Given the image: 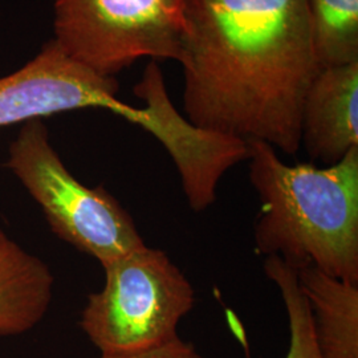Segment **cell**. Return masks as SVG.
Listing matches in <instances>:
<instances>
[{
  "label": "cell",
  "mask_w": 358,
  "mask_h": 358,
  "mask_svg": "<svg viewBox=\"0 0 358 358\" xmlns=\"http://www.w3.org/2000/svg\"><path fill=\"white\" fill-rule=\"evenodd\" d=\"M247 145L250 180L262 203L256 251L358 285V148L331 166H289L268 143Z\"/></svg>",
  "instance_id": "obj_2"
},
{
  "label": "cell",
  "mask_w": 358,
  "mask_h": 358,
  "mask_svg": "<svg viewBox=\"0 0 358 358\" xmlns=\"http://www.w3.org/2000/svg\"><path fill=\"white\" fill-rule=\"evenodd\" d=\"M6 166L38 202L55 235L103 267L145 245L133 217L110 192L87 187L71 174L43 120L22 124Z\"/></svg>",
  "instance_id": "obj_4"
},
{
  "label": "cell",
  "mask_w": 358,
  "mask_h": 358,
  "mask_svg": "<svg viewBox=\"0 0 358 358\" xmlns=\"http://www.w3.org/2000/svg\"><path fill=\"white\" fill-rule=\"evenodd\" d=\"M308 11L320 69L358 63V0H308Z\"/></svg>",
  "instance_id": "obj_10"
},
{
  "label": "cell",
  "mask_w": 358,
  "mask_h": 358,
  "mask_svg": "<svg viewBox=\"0 0 358 358\" xmlns=\"http://www.w3.org/2000/svg\"><path fill=\"white\" fill-rule=\"evenodd\" d=\"M322 358H358V285L313 266L296 269Z\"/></svg>",
  "instance_id": "obj_9"
},
{
  "label": "cell",
  "mask_w": 358,
  "mask_h": 358,
  "mask_svg": "<svg viewBox=\"0 0 358 358\" xmlns=\"http://www.w3.org/2000/svg\"><path fill=\"white\" fill-rule=\"evenodd\" d=\"M118 90L115 77L78 63L52 38L23 68L0 77V128L88 108L110 110L143 128L148 110L122 103Z\"/></svg>",
  "instance_id": "obj_6"
},
{
  "label": "cell",
  "mask_w": 358,
  "mask_h": 358,
  "mask_svg": "<svg viewBox=\"0 0 358 358\" xmlns=\"http://www.w3.org/2000/svg\"><path fill=\"white\" fill-rule=\"evenodd\" d=\"M186 0H53V40L72 59L115 77L142 57L179 62Z\"/></svg>",
  "instance_id": "obj_5"
},
{
  "label": "cell",
  "mask_w": 358,
  "mask_h": 358,
  "mask_svg": "<svg viewBox=\"0 0 358 358\" xmlns=\"http://www.w3.org/2000/svg\"><path fill=\"white\" fill-rule=\"evenodd\" d=\"M301 145L331 166L358 148V63L320 69L301 113Z\"/></svg>",
  "instance_id": "obj_7"
},
{
  "label": "cell",
  "mask_w": 358,
  "mask_h": 358,
  "mask_svg": "<svg viewBox=\"0 0 358 358\" xmlns=\"http://www.w3.org/2000/svg\"><path fill=\"white\" fill-rule=\"evenodd\" d=\"M53 282L50 267L0 229V336L28 332L43 320Z\"/></svg>",
  "instance_id": "obj_8"
},
{
  "label": "cell",
  "mask_w": 358,
  "mask_h": 358,
  "mask_svg": "<svg viewBox=\"0 0 358 358\" xmlns=\"http://www.w3.org/2000/svg\"><path fill=\"white\" fill-rule=\"evenodd\" d=\"M185 20L186 118L297 153L303 103L320 72L308 0H186Z\"/></svg>",
  "instance_id": "obj_1"
},
{
  "label": "cell",
  "mask_w": 358,
  "mask_h": 358,
  "mask_svg": "<svg viewBox=\"0 0 358 358\" xmlns=\"http://www.w3.org/2000/svg\"><path fill=\"white\" fill-rule=\"evenodd\" d=\"M103 268V289L90 294L80 320L101 356L137 353L178 337L195 291L165 251L145 244Z\"/></svg>",
  "instance_id": "obj_3"
},
{
  "label": "cell",
  "mask_w": 358,
  "mask_h": 358,
  "mask_svg": "<svg viewBox=\"0 0 358 358\" xmlns=\"http://www.w3.org/2000/svg\"><path fill=\"white\" fill-rule=\"evenodd\" d=\"M96 358H203L196 348L177 337L166 344L146 349L137 353L121 355V356H99Z\"/></svg>",
  "instance_id": "obj_12"
},
{
  "label": "cell",
  "mask_w": 358,
  "mask_h": 358,
  "mask_svg": "<svg viewBox=\"0 0 358 358\" xmlns=\"http://www.w3.org/2000/svg\"><path fill=\"white\" fill-rule=\"evenodd\" d=\"M263 268L282 294L288 316L289 348L285 358H322L316 341L312 312L299 287L296 269L278 256H267Z\"/></svg>",
  "instance_id": "obj_11"
}]
</instances>
